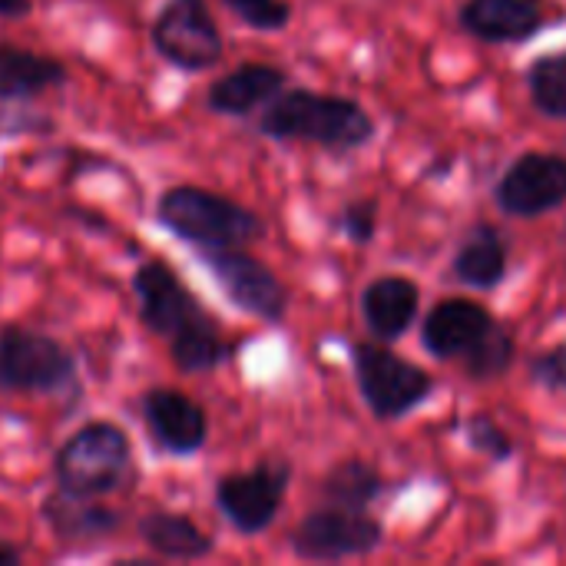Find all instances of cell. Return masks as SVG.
<instances>
[{
	"mask_svg": "<svg viewBox=\"0 0 566 566\" xmlns=\"http://www.w3.org/2000/svg\"><path fill=\"white\" fill-rule=\"evenodd\" d=\"M169 342H172V361L186 375L212 371L232 355V345L222 338V332H219V325H216V318L209 312L202 318L189 322L186 328H179Z\"/></svg>",
	"mask_w": 566,
	"mask_h": 566,
	"instance_id": "cell-21",
	"label": "cell"
},
{
	"mask_svg": "<svg viewBox=\"0 0 566 566\" xmlns=\"http://www.w3.org/2000/svg\"><path fill=\"white\" fill-rule=\"evenodd\" d=\"M226 7L255 30H282L292 20L289 0H226Z\"/></svg>",
	"mask_w": 566,
	"mask_h": 566,
	"instance_id": "cell-25",
	"label": "cell"
},
{
	"mask_svg": "<svg viewBox=\"0 0 566 566\" xmlns=\"http://www.w3.org/2000/svg\"><path fill=\"white\" fill-rule=\"evenodd\" d=\"M73 355L50 335L7 325L0 332V388L50 395L73 381Z\"/></svg>",
	"mask_w": 566,
	"mask_h": 566,
	"instance_id": "cell-6",
	"label": "cell"
},
{
	"mask_svg": "<svg viewBox=\"0 0 566 566\" xmlns=\"http://www.w3.org/2000/svg\"><path fill=\"white\" fill-rule=\"evenodd\" d=\"M385 544V527L368 517L365 511H345V507H322L308 514L295 534L292 551L302 560L312 564H338L352 557H368Z\"/></svg>",
	"mask_w": 566,
	"mask_h": 566,
	"instance_id": "cell-7",
	"label": "cell"
},
{
	"mask_svg": "<svg viewBox=\"0 0 566 566\" xmlns=\"http://www.w3.org/2000/svg\"><path fill=\"white\" fill-rule=\"evenodd\" d=\"M292 468L285 461H265L252 471L229 474L216 484V504L239 534H262L282 511Z\"/></svg>",
	"mask_w": 566,
	"mask_h": 566,
	"instance_id": "cell-10",
	"label": "cell"
},
{
	"mask_svg": "<svg viewBox=\"0 0 566 566\" xmlns=\"http://www.w3.org/2000/svg\"><path fill=\"white\" fill-rule=\"evenodd\" d=\"M564 245H566V232H564Z\"/></svg>",
	"mask_w": 566,
	"mask_h": 566,
	"instance_id": "cell-30",
	"label": "cell"
},
{
	"mask_svg": "<svg viewBox=\"0 0 566 566\" xmlns=\"http://www.w3.org/2000/svg\"><path fill=\"white\" fill-rule=\"evenodd\" d=\"M143 418L153 441L169 454H196L206 444L209 421L206 411L172 388H153L143 398Z\"/></svg>",
	"mask_w": 566,
	"mask_h": 566,
	"instance_id": "cell-14",
	"label": "cell"
},
{
	"mask_svg": "<svg viewBox=\"0 0 566 566\" xmlns=\"http://www.w3.org/2000/svg\"><path fill=\"white\" fill-rule=\"evenodd\" d=\"M385 494V478L365 461H342L322 481V497L332 507L368 511Z\"/></svg>",
	"mask_w": 566,
	"mask_h": 566,
	"instance_id": "cell-22",
	"label": "cell"
},
{
	"mask_svg": "<svg viewBox=\"0 0 566 566\" xmlns=\"http://www.w3.org/2000/svg\"><path fill=\"white\" fill-rule=\"evenodd\" d=\"M53 474L56 484L63 491L73 494H86V497H103L119 491L129 474H133V461H129V438L123 434V428L109 424V421H93L83 424L60 451L53 461Z\"/></svg>",
	"mask_w": 566,
	"mask_h": 566,
	"instance_id": "cell-4",
	"label": "cell"
},
{
	"mask_svg": "<svg viewBox=\"0 0 566 566\" xmlns=\"http://www.w3.org/2000/svg\"><path fill=\"white\" fill-rule=\"evenodd\" d=\"M352 368L358 391L378 421H401L434 395V378L385 345L358 342L352 348Z\"/></svg>",
	"mask_w": 566,
	"mask_h": 566,
	"instance_id": "cell-5",
	"label": "cell"
},
{
	"mask_svg": "<svg viewBox=\"0 0 566 566\" xmlns=\"http://www.w3.org/2000/svg\"><path fill=\"white\" fill-rule=\"evenodd\" d=\"M199 259L206 262V269L212 272V279L219 282L222 295L262 318V322H282L285 308H289V292L285 285L275 279V272L259 262L255 255H249L242 245H229V249H199Z\"/></svg>",
	"mask_w": 566,
	"mask_h": 566,
	"instance_id": "cell-8",
	"label": "cell"
},
{
	"mask_svg": "<svg viewBox=\"0 0 566 566\" xmlns=\"http://www.w3.org/2000/svg\"><path fill=\"white\" fill-rule=\"evenodd\" d=\"M20 564V554L7 544H0V566H17Z\"/></svg>",
	"mask_w": 566,
	"mask_h": 566,
	"instance_id": "cell-29",
	"label": "cell"
},
{
	"mask_svg": "<svg viewBox=\"0 0 566 566\" xmlns=\"http://www.w3.org/2000/svg\"><path fill=\"white\" fill-rule=\"evenodd\" d=\"M551 10L557 7L547 0H464L458 20L481 43L511 46L527 43L544 27H551Z\"/></svg>",
	"mask_w": 566,
	"mask_h": 566,
	"instance_id": "cell-13",
	"label": "cell"
},
{
	"mask_svg": "<svg viewBox=\"0 0 566 566\" xmlns=\"http://www.w3.org/2000/svg\"><path fill=\"white\" fill-rule=\"evenodd\" d=\"M421 308V289L405 275H381L361 292V315L375 338L398 342L408 335Z\"/></svg>",
	"mask_w": 566,
	"mask_h": 566,
	"instance_id": "cell-16",
	"label": "cell"
},
{
	"mask_svg": "<svg viewBox=\"0 0 566 566\" xmlns=\"http://www.w3.org/2000/svg\"><path fill=\"white\" fill-rule=\"evenodd\" d=\"M531 378L544 388V391H554V395H566V342L541 352L534 361H531Z\"/></svg>",
	"mask_w": 566,
	"mask_h": 566,
	"instance_id": "cell-27",
	"label": "cell"
},
{
	"mask_svg": "<svg viewBox=\"0 0 566 566\" xmlns=\"http://www.w3.org/2000/svg\"><path fill=\"white\" fill-rule=\"evenodd\" d=\"M424 348L441 361H458L471 381H494L511 371L517 342L514 335L471 298L438 302L421 325Z\"/></svg>",
	"mask_w": 566,
	"mask_h": 566,
	"instance_id": "cell-1",
	"label": "cell"
},
{
	"mask_svg": "<svg viewBox=\"0 0 566 566\" xmlns=\"http://www.w3.org/2000/svg\"><path fill=\"white\" fill-rule=\"evenodd\" d=\"M501 212L514 219H537L566 202V156L560 153H521L494 189Z\"/></svg>",
	"mask_w": 566,
	"mask_h": 566,
	"instance_id": "cell-11",
	"label": "cell"
},
{
	"mask_svg": "<svg viewBox=\"0 0 566 566\" xmlns=\"http://www.w3.org/2000/svg\"><path fill=\"white\" fill-rule=\"evenodd\" d=\"M531 103L547 119H566V50L541 53L527 66Z\"/></svg>",
	"mask_w": 566,
	"mask_h": 566,
	"instance_id": "cell-23",
	"label": "cell"
},
{
	"mask_svg": "<svg viewBox=\"0 0 566 566\" xmlns=\"http://www.w3.org/2000/svg\"><path fill=\"white\" fill-rule=\"evenodd\" d=\"M451 269H454V279L471 289H481V292L497 289L507 275V239L501 235L497 226L474 222L464 232Z\"/></svg>",
	"mask_w": 566,
	"mask_h": 566,
	"instance_id": "cell-18",
	"label": "cell"
},
{
	"mask_svg": "<svg viewBox=\"0 0 566 566\" xmlns=\"http://www.w3.org/2000/svg\"><path fill=\"white\" fill-rule=\"evenodd\" d=\"M289 76L269 63H245L209 86V106L222 116H249L285 90Z\"/></svg>",
	"mask_w": 566,
	"mask_h": 566,
	"instance_id": "cell-17",
	"label": "cell"
},
{
	"mask_svg": "<svg viewBox=\"0 0 566 566\" xmlns=\"http://www.w3.org/2000/svg\"><path fill=\"white\" fill-rule=\"evenodd\" d=\"M139 534L166 560H202L216 547L202 527H196L189 517L172 514V511H156V514L143 517Z\"/></svg>",
	"mask_w": 566,
	"mask_h": 566,
	"instance_id": "cell-20",
	"label": "cell"
},
{
	"mask_svg": "<svg viewBox=\"0 0 566 566\" xmlns=\"http://www.w3.org/2000/svg\"><path fill=\"white\" fill-rule=\"evenodd\" d=\"M43 521L50 524V531L63 541V544H93V541H106L109 534H116L123 527L119 511L96 504V497L86 494H73L56 488L46 501H43Z\"/></svg>",
	"mask_w": 566,
	"mask_h": 566,
	"instance_id": "cell-15",
	"label": "cell"
},
{
	"mask_svg": "<svg viewBox=\"0 0 566 566\" xmlns=\"http://www.w3.org/2000/svg\"><path fill=\"white\" fill-rule=\"evenodd\" d=\"M156 219L163 229H169L176 239L192 242L196 249H229V245H249L265 235L262 216L252 209L199 189V186H172L159 196Z\"/></svg>",
	"mask_w": 566,
	"mask_h": 566,
	"instance_id": "cell-3",
	"label": "cell"
},
{
	"mask_svg": "<svg viewBox=\"0 0 566 566\" xmlns=\"http://www.w3.org/2000/svg\"><path fill=\"white\" fill-rule=\"evenodd\" d=\"M335 229H338L348 242L368 245V242L375 239V232H378V202H375V199H355V202H348V206L338 212Z\"/></svg>",
	"mask_w": 566,
	"mask_h": 566,
	"instance_id": "cell-26",
	"label": "cell"
},
{
	"mask_svg": "<svg viewBox=\"0 0 566 566\" xmlns=\"http://www.w3.org/2000/svg\"><path fill=\"white\" fill-rule=\"evenodd\" d=\"M66 83V66L53 56L0 43V99L27 103Z\"/></svg>",
	"mask_w": 566,
	"mask_h": 566,
	"instance_id": "cell-19",
	"label": "cell"
},
{
	"mask_svg": "<svg viewBox=\"0 0 566 566\" xmlns=\"http://www.w3.org/2000/svg\"><path fill=\"white\" fill-rule=\"evenodd\" d=\"M33 0H0V17H27Z\"/></svg>",
	"mask_w": 566,
	"mask_h": 566,
	"instance_id": "cell-28",
	"label": "cell"
},
{
	"mask_svg": "<svg viewBox=\"0 0 566 566\" xmlns=\"http://www.w3.org/2000/svg\"><path fill=\"white\" fill-rule=\"evenodd\" d=\"M464 441L471 444V451H478L481 458L494 461V464H504L514 458V441L511 434L491 418V415H471L464 421Z\"/></svg>",
	"mask_w": 566,
	"mask_h": 566,
	"instance_id": "cell-24",
	"label": "cell"
},
{
	"mask_svg": "<svg viewBox=\"0 0 566 566\" xmlns=\"http://www.w3.org/2000/svg\"><path fill=\"white\" fill-rule=\"evenodd\" d=\"M259 129L272 139H302L332 153H352L371 143L375 119L348 96H325L312 90H282L265 103Z\"/></svg>",
	"mask_w": 566,
	"mask_h": 566,
	"instance_id": "cell-2",
	"label": "cell"
},
{
	"mask_svg": "<svg viewBox=\"0 0 566 566\" xmlns=\"http://www.w3.org/2000/svg\"><path fill=\"white\" fill-rule=\"evenodd\" d=\"M153 46L179 70L199 73L222 60V33L206 0H169L153 23Z\"/></svg>",
	"mask_w": 566,
	"mask_h": 566,
	"instance_id": "cell-9",
	"label": "cell"
},
{
	"mask_svg": "<svg viewBox=\"0 0 566 566\" xmlns=\"http://www.w3.org/2000/svg\"><path fill=\"white\" fill-rule=\"evenodd\" d=\"M133 292L139 298V318L149 325V332H156L163 338H172L179 328H186L189 322H196V318L206 315V308L199 305V298L159 259L143 262L136 269Z\"/></svg>",
	"mask_w": 566,
	"mask_h": 566,
	"instance_id": "cell-12",
	"label": "cell"
}]
</instances>
